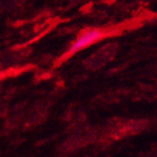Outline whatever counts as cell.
<instances>
[{"label": "cell", "mask_w": 157, "mask_h": 157, "mask_svg": "<svg viewBox=\"0 0 157 157\" xmlns=\"http://www.w3.org/2000/svg\"><path fill=\"white\" fill-rule=\"evenodd\" d=\"M105 37V32L100 29H89L82 33L78 39L74 42V44L71 46L69 50V55H72L81 49L88 47L94 42L100 40Z\"/></svg>", "instance_id": "obj_1"}]
</instances>
